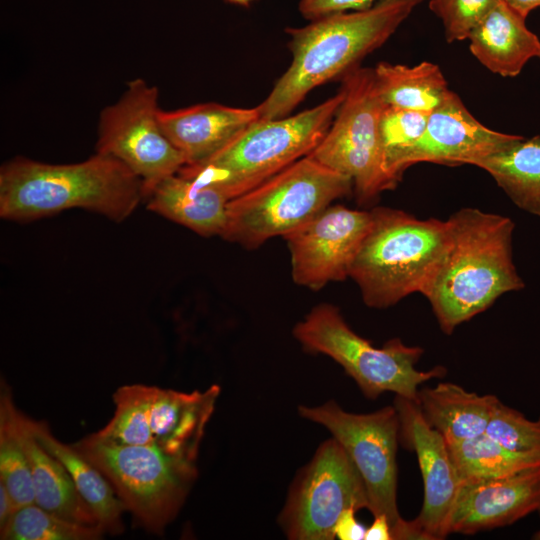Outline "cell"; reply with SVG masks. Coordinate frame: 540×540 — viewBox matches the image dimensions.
Here are the masks:
<instances>
[{"instance_id": "cell-1", "label": "cell", "mask_w": 540, "mask_h": 540, "mask_svg": "<svg viewBox=\"0 0 540 540\" xmlns=\"http://www.w3.org/2000/svg\"><path fill=\"white\" fill-rule=\"evenodd\" d=\"M142 200V181L104 153L72 164L15 157L0 169V216L5 220L30 222L81 208L122 222Z\"/></svg>"}, {"instance_id": "cell-23", "label": "cell", "mask_w": 540, "mask_h": 540, "mask_svg": "<svg viewBox=\"0 0 540 540\" xmlns=\"http://www.w3.org/2000/svg\"><path fill=\"white\" fill-rule=\"evenodd\" d=\"M28 423L37 441L65 466L79 494L105 532L121 534L124 531L122 512L125 508L107 478L72 445L54 437L47 423L29 417Z\"/></svg>"}, {"instance_id": "cell-30", "label": "cell", "mask_w": 540, "mask_h": 540, "mask_svg": "<svg viewBox=\"0 0 540 540\" xmlns=\"http://www.w3.org/2000/svg\"><path fill=\"white\" fill-rule=\"evenodd\" d=\"M485 434L513 451H540V418L531 421L501 402L496 406Z\"/></svg>"}, {"instance_id": "cell-38", "label": "cell", "mask_w": 540, "mask_h": 540, "mask_svg": "<svg viewBox=\"0 0 540 540\" xmlns=\"http://www.w3.org/2000/svg\"><path fill=\"white\" fill-rule=\"evenodd\" d=\"M539 512H540V509H539ZM532 538L535 539V540H540V530L537 531V532L533 535Z\"/></svg>"}, {"instance_id": "cell-16", "label": "cell", "mask_w": 540, "mask_h": 540, "mask_svg": "<svg viewBox=\"0 0 540 540\" xmlns=\"http://www.w3.org/2000/svg\"><path fill=\"white\" fill-rule=\"evenodd\" d=\"M540 509V465L508 476L460 482L448 532L465 535L511 525Z\"/></svg>"}, {"instance_id": "cell-20", "label": "cell", "mask_w": 540, "mask_h": 540, "mask_svg": "<svg viewBox=\"0 0 540 540\" xmlns=\"http://www.w3.org/2000/svg\"><path fill=\"white\" fill-rule=\"evenodd\" d=\"M144 200L150 211L204 237L221 236L230 201L216 188L178 173L157 183Z\"/></svg>"}, {"instance_id": "cell-4", "label": "cell", "mask_w": 540, "mask_h": 540, "mask_svg": "<svg viewBox=\"0 0 540 540\" xmlns=\"http://www.w3.org/2000/svg\"><path fill=\"white\" fill-rule=\"evenodd\" d=\"M370 212L369 230L349 270L364 303L387 308L414 292L424 295L450 244L448 221L387 207Z\"/></svg>"}, {"instance_id": "cell-12", "label": "cell", "mask_w": 540, "mask_h": 540, "mask_svg": "<svg viewBox=\"0 0 540 540\" xmlns=\"http://www.w3.org/2000/svg\"><path fill=\"white\" fill-rule=\"evenodd\" d=\"M298 412L326 427L343 446L365 484L372 515H385L391 529L399 524L403 519L397 507L400 424L395 406L355 414L330 400L316 407L299 406Z\"/></svg>"}, {"instance_id": "cell-34", "label": "cell", "mask_w": 540, "mask_h": 540, "mask_svg": "<svg viewBox=\"0 0 540 540\" xmlns=\"http://www.w3.org/2000/svg\"><path fill=\"white\" fill-rule=\"evenodd\" d=\"M364 540H393L391 525L385 515L374 516L372 524L366 528Z\"/></svg>"}, {"instance_id": "cell-3", "label": "cell", "mask_w": 540, "mask_h": 540, "mask_svg": "<svg viewBox=\"0 0 540 540\" xmlns=\"http://www.w3.org/2000/svg\"><path fill=\"white\" fill-rule=\"evenodd\" d=\"M447 221L450 244L424 296L449 335L524 282L513 263L510 218L463 208Z\"/></svg>"}, {"instance_id": "cell-7", "label": "cell", "mask_w": 540, "mask_h": 540, "mask_svg": "<svg viewBox=\"0 0 540 540\" xmlns=\"http://www.w3.org/2000/svg\"><path fill=\"white\" fill-rule=\"evenodd\" d=\"M294 338L310 353L329 356L343 367L368 399L393 392L417 402L419 386L442 377L446 369L436 366L421 371L416 364L423 354L417 346H407L393 338L381 348L357 333L331 304L315 306L293 328Z\"/></svg>"}, {"instance_id": "cell-22", "label": "cell", "mask_w": 540, "mask_h": 540, "mask_svg": "<svg viewBox=\"0 0 540 540\" xmlns=\"http://www.w3.org/2000/svg\"><path fill=\"white\" fill-rule=\"evenodd\" d=\"M499 402L495 395H479L451 382L423 388L417 398L423 417L447 445L484 434Z\"/></svg>"}, {"instance_id": "cell-28", "label": "cell", "mask_w": 540, "mask_h": 540, "mask_svg": "<svg viewBox=\"0 0 540 540\" xmlns=\"http://www.w3.org/2000/svg\"><path fill=\"white\" fill-rule=\"evenodd\" d=\"M101 525H83L59 517L33 503L16 510L0 529L2 540H97Z\"/></svg>"}, {"instance_id": "cell-32", "label": "cell", "mask_w": 540, "mask_h": 540, "mask_svg": "<svg viewBox=\"0 0 540 540\" xmlns=\"http://www.w3.org/2000/svg\"><path fill=\"white\" fill-rule=\"evenodd\" d=\"M381 1L385 0H301L299 10L312 21L334 13L368 9Z\"/></svg>"}, {"instance_id": "cell-36", "label": "cell", "mask_w": 540, "mask_h": 540, "mask_svg": "<svg viewBox=\"0 0 540 540\" xmlns=\"http://www.w3.org/2000/svg\"><path fill=\"white\" fill-rule=\"evenodd\" d=\"M513 10L519 13L523 17H527L528 14L535 8L540 7V0H504Z\"/></svg>"}, {"instance_id": "cell-25", "label": "cell", "mask_w": 540, "mask_h": 540, "mask_svg": "<svg viewBox=\"0 0 540 540\" xmlns=\"http://www.w3.org/2000/svg\"><path fill=\"white\" fill-rule=\"evenodd\" d=\"M373 70L386 106L430 114L450 93L439 66L428 61L414 66L380 62Z\"/></svg>"}, {"instance_id": "cell-17", "label": "cell", "mask_w": 540, "mask_h": 540, "mask_svg": "<svg viewBox=\"0 0 540 540\" xmlns=\"http://www.w3.org/2000/svg\"><path fill=\"white\" fill-rule=\"evenodd\" d=\"M516 138L517 135L484 126L467 110L457 94L450 91L444 102L429 114L425 132L407 155L404 168L419 162L473 165Z\"/></svg>"}, {"instance_id": "cell-9", "label": "cell", "mask_w": 540, "mask_h": 540, "mask_svg": "<svg viewBox=\"0 0 540 540\" xmlns=\"http://www.w3.org/2000/svg\"><path fill=\"white\" fill-rule=\"evenodd\" d=\"M219 394L216 384L190 393L143 384L124 385L113 394V417L93 435L115 444L151 446L196 462Z\"/></svg>"}, {"instance_id": "cell-33", "label": "cell", "mask_w": 540, "mask_h": 540, "mask_svg": "<svg viewBox=\"0 0 540 540\" xmlns=\"http://www.w3.org/2000/svg\"><path fill=\"white\" fill-rule=\"evenodd\" d=\"M356 510L346 509L338 518L335 527V538L340 540H364L366 527L356 519Z\"/></svg>"}, {"instance_id": "cell-29", "label": "cell", "mask_w": 540, "mask_h": 540, "mask_svg": "<svg viewBox=\"0 0 540 540\" xmlns=\"http://www.w3.org/2000/svg\"><path fill=\"white\" fill-rule=\"evenodd\" d=\"M429 114L386 106L380 117V136L385 166L397 182L405 171L404 161L425 132Z\"/></svg>"}, {"instance_id": "cell-26", "label": "cell", "mask_w": 540, "mask_h": 540, "mask_svg": "<svg viewBox=\"0 0 540 540\" xmlns=\"http://www.w3.org/2000/svg\"><path fill=\"white\" fill-rule=\"evenodd\" d=\"M448 449L460 482L504 477L540 465V451H513L485 433Z\"/></svg>"}, {"instance_id": "cell-35", "label": "cell", "mask_w": 540, "mask_h": 540, "mask_svg": "<svg viewBox=\"0 0 540 540\" xmlns=\"http://www.w3.org/2000/svg\"><path fill=\"white\" fill-rule=\"evenodd\" d=\"M17 507L5 485L0 481V529L5 526Z\"/></svg>"}, {"instance_id": "cell-6", "label": "cell", "mask_w": 540, "mask_h": 540, "mask_svg": "<svg viewBox=\"0 0 540 540\" xmlns=\"http://www.w3.org/2000/svg\"><path fill=\"white\" fill-rule=\"evenodd\" d=\"M352 180L309 154L254 189L231 199L221 237L254 249L285 236L351 193Z\"/></svg>"}, {"instance_id": "cell-31", "label": "cell", "mask_w": 540, "mask_h": 540, "mask_svg": "<svg viewBox=\"0 0 540 540\" xmlns=\"http://www.w3.org/2000/svg\"><path fill=\"white\" fill-rule=\"evenodd\" d=\"M499 0H430L429 8L441 19L448 42L468 39L474 27Z\"/></svg>"}, {"instance_id": "cell-15", "label": "cell", "mask_w": 540, "mask_h": 540, "mask_svg": "<svg viewBox=\"0 0 540 540\" xmlns=\"http://www.w3.org/2000/svg\"><path fill=\"white\" fill-rule=\"evenodd\" d=\"M394 406L401 439L407 448L415 451L424 484L422 509L415 519L407 521L408 538L445 539L460 485L448 445L427 423L416 401L396 395Z\"/></svg>"}, {"instance_id": "cell-2", "label": "cell", "mask_w": 540, "mask_h": 540, "mask_svg": "<svg viewBox=\"0 0 540 540\" xmlns=\"http://www.w3.org/2000/svg\"><path fill=\"white\" fill-rule=\"evenodd\" d=\"M422 0H385L351 12L330 14L289 28L292 61L268 97L260 119L288 116L314 88L343 77L382 46Z\"/></svg>"}, {"instance_id": "cell-5", "label": "cell", "mask_w": 540, "mask_h": 540, "mask_svg": "<svg viewBox=\"0 0 540 540\" xmlns=\"http://www.w3.org/2000/svg\"><path fill=\"white\" fill-rule=\"evenodd\" d=\"M344 99L341 89L293 116L259 119L207 160L177 173L221 191L229 200L310 154L326 135Z\"/></svg>"}, {"instance_id": "cell-13", "label": "cell", "mask_w": 540, "mask_h": 540, "mask_svg": "<svg viewBox=\"0 0 540 540\" xmlns=\"http://www.w3.org/2000/svg\"><path fill=\"white\" fill-rule=\"evenodd\" d=\"M158 96L156 86L136 78L117 102L101 111L98 123L96 152L128 167L142 181L144 198L187 163L160 126Z\"/></svg>"}, {"instance_id": "cell-11", "label": "cell", "mask_w": 540, "mask_h": 540, "mask_svg": "<svg viewBox=\"0 0 540 540\" xmlns=\"http://www.w3.org/2000/svg\"><path fill=\"white\" fill-rule=\"evenodd\" d=\"M369 506L365 484L343 446L330 438L317 448L290 487L278 522L291 540H332L340 515Z\"/></svg>"}, {"instance_id": "cell-27", "label": "cell", "mask_w": 540, "mask_h": 540, "mask_svg": "<svg viewBox=\"0 0 540 540\" xmlns=\"http://www.w3.org/2000/svg\"><path fill=\"white\" fill-rule=\"evenodd\" d=\"M17 407L5 383L0 393V481L10 493L17 509L35 503L28 457L16 424Z\"/></svg>"}, {"instance_id": "cell-14", "label": "cell", "mask_w": 540, "mask_h": 540, "mask_svg": "<svg viewBox=\"0 0 540 540\" xmlns=\"http://www.w3.org/2000/svg\"><path fill=\"white\" fill-rule=\"evenodd\" d=\"M371 218L370 211L330 205L285 235L293 281L316 291L349 277Z\"/></svg>"}, {"instance_id": "cell-21", "label": "cell", "mask_w": 540, "mask_h": 540, "mask_svg": "<svg viewBox=\"0 0 540 540\" xmlns=\"http://www.w3.org/2000/svg\"><path fill=\"white\" fill-rule=\"evenodd\" d=\"M16 424L31 468L35 504L69 521L100 525L65 466L37 441L29 426L28 416L18 409Z\"/></svg>"}, {"instance_id": "cell-18", "label": "cell", "mask_w": 540, "mask_h": 540, "mask_svg": "<svg viewBox=\"0 0 540 540\" xmlns=\"http://www.w3.org/2000/svg\"><path fill=\"white\" fill-rule=\"evenodd\" d=\"M160 126L186 159L200 163L227 145L248 126L260 119L258 107L235 108L218 103H202L173 111L160 109Z\"/></svg>"}, {"instance_id": "cell-8", "label": "cell", "mask_w": 540, "mask_h": 540, "mask_svg": "<svg viewBox=\"0 0 540 540\" xmlns=\"http://www.w3.org/2000/svg\"><path fill=\"white\" fill-rule=\"evenodd\" d=\"M72 446L107 478L125 511L154 534L175 519L198 474L196 462L151 446L115 444L93 434Z\"/></svg>"}, {"instance_id": "cell-24", "label": "cell", "mask_w": 540, "mask_h": 540, "mask_svg": "<svg viewBox=\"0 0 540 540\" xmlns=\"http://www.w3.org/2000/svg\"><path fill=\"white\" fill-rule=\"evenodd\" d=\"M473 165L488 172L519 208L540 216V136H517Z\"/></svg>"}, {"instance_id": "cell-10", "label": "cell", "mask_w": 540, "mask_h": 540, "mask_svg": "<svg viewBox=\"0 0 540 540\" xmlns=\"http://www.w3.org/2000/svg\"><path fill=\"white\" fill-rule=\"evenodd\" d=\"M341 89L344 99L334 120L309 155L349 177L357 201L366 204L398 183L386 169L380 136V117L385 104L371 68L358 66L349 71L342 77Z\"/></svg>"}, {"instance_id": "cell-37", "label": "cell", "mask_w": 540, "mask_h": 540, "mask_svg": "<svg viewBox=\"0 0 540 540\" xmlns=\"http://www.w3.org/2000/svg\"><path fill=\"white\" fill-rule=\"evenodd\" d=\"M230 3L246 6L254 0H227Z\"/></svg>"}, {"instance_id": "cell-19", "label": "cell", "mask_w": 540, "mask_h": 540, "mask_svg": "<svg viewBox=\"0 0 540 540\" xmlns=\"http://www.w3.org/2000/svg\"><path fill=\"white\" fill-rule=\"evenodd\" d=\"M525 17L499 0L470 33V51L493 73L515 77L532 58H540V40Z\"/></svg>"}]
</instances>
